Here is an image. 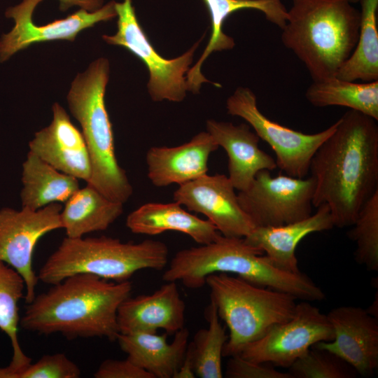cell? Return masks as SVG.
I'll list each match as a JSON object with an SVG mask.
<instances>
[{"label": "cell", "mask_w": 378, "mask_h": 378, "mask_svg": "<svg viewBox=\"0 0 378 378\" xmlns=\"http://www.w3.org/2000/svg\"><path fill=\"white\" fill-rule=\"evenodd\" d=\"M314 154L309 167L315 180L312 204L328 206L334 226H351L378 191L377 120L349 110Z\"/></svg>", "instance_id": "cell-1"}, {"label": "cell", "mask_w": 378, "mask_h": 378, "mask_svg": "<svg viewBox=\"0 0 378 378\" xmlns=\"http://www.w3.org/2000/svg\"><path fill=\"white\" fill-rule=\"evenodd\" d=\"M132 290L130 281L115 282L76 274L36 295L20 325L38 334L61 333L69 340L105 337L114 342L120 333L118 309Z\"/></svg>", "instance_id": "cell-2"}, {"label": "cell", "mask_w": 378, "mask_h": 378, "mask_svg": "<svg viewBox=\"0 0 378 378\" xmlns=\"http://www.w3.org/2000/svg\"><path fill=\"white\" fill-rule=\"evenodd\" d=\"M263 252L244 238L220 234L215 241L178 251L162 274L165 281H180L188 288L205 285L214 273L237 274L253 284L270 288L306 301L326 298L323 290L307 275L278 269Z\"/></svg>", "instance_id": "cell-3"}, {"label": "cell", "mask_w": 378, "mask_h": 378, "mask_svg": "<svg viewBox=\"0 0 378 378\" xmlns=\"http://www.w3.org/2000/svg\"><path fill=\"white\" fill-rule=\"evenodd\" d=\"M351 0H293L281 39L313 82L336 76L353 52L360 13Z\"/></svg>", "instance_id": "cell-4"}, {"label": "cell", "mask_w": 378, "mask_h": 378, "mask_svg": "<svg viewBox=\"0 0 378 378\" xmlns=\"http://www.w3.org/2000/svg\"><path fill=\"white\" fill-rule=\"evenodd\" d=\"M109 62L99 58L78 74L67 95L69 108L81 127L91 162L87 184L109 200L124 204L133 193L115 153L112 125L105 104Z\"/></svg>", "instance_id": "cell-5"}, {"label": "cell", "mask_w": 378, "mask_h": 378, "mask_svg": "<svg viewBox=\"0 0 378 378\" xmlns=\"http://www.w3.org/2000/svg\"><path fill=\"white\" fill-rule=\"evenodd\" d=\"M168 258V246L158 240L125 243L105 236L66 237L41 267L38 278L53 285L76 274H90L123 282L139 270H163Z\"/></svg>", "instance_id": "cell-6"}, {"label": "cell", "mask_w": 378, "mask_h": 378, "mask_svg": "<svg viewBox=\"0 0 378 378\" xmlns=\"http://www.w3.org/2000/svg\"><path fill=\"white\" fill-rule=\"evenodd\" d=\"M211 301L229 330L223 356L240 353L247 344L294 314L296 298L287 293L253 284L227 273L206 276Z\"/></svg>", "instance_id": "cell-7"}, {"label": "cell", "mask_w": 378, "mask_h": 378, "mask_svg": "<svg viewBox=\"0 0 378 378\" xmlns=\"http://www.w3.org/2000/svg\"><path fill=\"white\" fill-rule=\"evenodd\" d=\"M115 9L118 17L117 32L113 35H103V39L108 44L126 48L146 64L149 72L148 92L153 101H183L188 90L186 74L201 40L181 56L165 59L148 41L131 0L115 2Z\"/></svg>", "instance_id": "cell-8"}, {"label": "cell", "mask_w": 378, "mask_h": 378, "mask_svg": "<svg viewBox=\"0 0 378 378\" xmlns=\"http://www.w3.org/2000/svg\"><path fill=\"white\" fill-rule=\"evenodd\" d=\"M226 108L230 115L246 120L260 139L271 147L277 167L295 178L307 176L314 154L337 126L335 122L321 132L306 134L281 125L260 111L255 94L245 87L237 88L227 98Z\"/></svg>", "instance_id": "cell-9"}, {"label": "cell", "mask_w": 378, "mask_h": 378, "mask_svg": "<svg viewBox=\"0 0 378 378\" xmlns=\"http://www.w3.org/2000/svg\"><path fill=\"white\" fill-rule=\"evenodd\" d=\"M315 183L311 176H272L270 171L263 169L257 173L246 190L239 191L237 197L255 227L283 225L312 214Z\"/></svg>", "instance_id": "cell-10"}, {"label": "cell", "mask_w": 378, "mask_h": 378, "mask_svg": "<svg viewBox=\"0 0 378 378\" xmlns=\"http://www.w3.org/2000/svg\"><path fill=\"white\" fill-rule=\"evenodd\" d=\"M333 339L327 315L304 300L297 303L290 319L272 326L261 337L245 345L239 355L253 362L288 368L316 343Z\"/></svg>", "instance_id": "cell-11"}, {"label": "cell", "mask_w": 378, "mask_h": 378, "mask_svg": "<svg viewBox=\"0 0 378 378\" xmlns=\"http://www.w3.org/2000/svg\"><path fill=\"white\" fill-rule=\"evenodd\" d=\"M58 203L38 210L22 207L0 209V261L15 269L25 284L24 299L30 303L38 282L33 267V254L39 239L50 232L62 229Z\"/></svg>", "instance_id": "cell-12"}, {"label": "cell", "mask_w": 378, "mask_h": 378, "mask_svg": "<svg viewBox=\"0 0 378 378\" xmlns=\"http://www.w3.org/2000/svg\"><path fill=\"white\" fill-rule=\"evenodd\" d=\"M43 0H23L7 9L6 16L15 22L13 29L0 40V62L34 43L55 40L74 41L85 29L117 16L115 2L111 1L94 11L80 8L67 18L45 25L35 24L32 20L35 8Z\"/></svg>", "instance_id": "cell-13"}, {"label": "cell", "mask_w": 378, "mask_h": 378, "mask_svg": "<svg viewBox=\"0 0 378 378\" xmlns=\"http://www.w3.org/2000/svg\"><path fill=\"white\" fill-rule=\"evenodd\" d=\"M174 200L190 211L207 217L223 236L244 238L255 227L241 209L235 188L225 174H204L181 184Z\"/></svg>", "instance_id": "cell-14"}, {"label": "cell", "mask_w": 378, "mask_h": 378, "mask_svg": "<svg viewBox=\"0 0 378 378\" xmlns=\"http://www.w3.org/2000/svg\"><path fill=\"white\" fill-rule=\"evenodd\" d=\"M327 317L334 339L313 346L337 355L358 374L370 377L378 368V319L360 307L340 306L331 309Z\"/></svg>", "instance_id": "cell-15"}, {"label": "cell", "mask_w": 378, "mask_h": 378, "mask_svg": "<svg viewBox=\"0 0 378 378\" xmlns=\"http://www.w3.org/2000/svg\"><path fill=\"white\" fill-rule=\"evenodd\" d=\"M52 111L51 122L34 134L29 151L57 170L88 182L91 162L82 132L59 104L55 103Z\"/></svg>", "instance_id": "cell-16"}, {"label": "cell", "mask_w": 378, "mask_h": 378, "mask_svg": "<svg viewBox=\"0 0 378 378\" xmlns=\"http://www.w3.org/2000/svg\"><path fill=\"white\" fill-rule=\"evenodd\" d=\"M186 304L176 281H167L150 295L129 296L118 309L120 333H156L164 330L175 334L184 328Z\"/></svg>", "instance_id": "cell-17"}, {"label": "cell", "mask_w": 378, "mask_h": 378, "mask_svg": "<svg viewBox=\"0 0 378 378\" xmlns=\"http://www.w3.org/2000/svg\"><path fill=\"white\" fill-rule=\"evenodd\" d=\"M219 148L208 132L178 146H153L146 153L147 175L156 187L181 185L207 174L210 155Z\"/></svg>", "instance_id": "cell-18"}, {"label": "cell", "mask_w": 378, "mask_h": 378, "mask_svg": "<svg viewBox=\"0 0 378 378\" xmlns=\"http://www.w3.org/2000/svg\"><path fill=\"white\" fill-rule=\"evenodd\" d=\"M206 132L227 153L228 178L235 190H246L258 172L277 167L276 160L260 148V138L248 125L211 119L206 121Z\"/></svg>", "instance_id": "cell-19"}, {"label": "cell", "mask_w": 378, "mask_h": 378, "mask_svg": "<svg viewBox=\"0 0 378 378\" xmlns=\"http://www.w3.org/2000/svg\"><path fill=\"white\" fill-rule=\"evenodd\" d=\"M334 226L332 214L326 204L317 207L310 216L279 226H258L244 237L248 244L266 253L269 261L279 270L300 273L295 250L307 235L331 230Z\"/></svg>", "instance_id": "cell-20"}, {"label": "cell", "mask_w": 378, "mask_h": 378, "mask_svg": "<svg viewBox=\"0 0 378 378\" xmlns=\"http://www.w3.org/2000/svg\"><path fill=\"white\" fill-rule=\"evenodd\" d=\"M167 337V333H119L116 341L127 358L153 378H174L185 357L189 330L184 327L176 332L171 343Z\"/></svg>", "instance_id": "cell-21"}, {"label": "cell", "mask_w": 378, "mask_h": 378, "mask_svg": "<svg viewBox=\"0 0 378 378\" xmlns=\"http://www.w3.org/2000/svg\"><path fill=\"white\" fill-rule=\"evenodd\" d=\"M209 10L211 35L207 46L196 64L186 74L188 90L198 93L203 83L209 82L201 73L203 62L214 51L232 49L234 39L223 31L227 18L235 11L253 9L262 12L266 19L281 28L286 23L288 10L281 0H203Z\"/></svg>", "instance_id": "cell-22"}, {"label": "cell", "mask_w": 378, "mask_h": 378, "mask_svg": "<svg viewBox=\"0 0 378 378\" xmlns=\"http://www.w3.org/2000/svg\"><path fill=\"white\" fill-rule=\"evenodd\" d=\"M181 206L175 201L167 204H144L127 216L126 226L138 234L157 235L166 231L179 232L190 236L200 245L211 243L221 234L209 220L198 218Z\"/></svg>", "instance_id": "cell-23"}, {"label": "cell", "mask_w": 378, "mask_h": 378, "mask_svg": "<svg viewBox=\"0 0 378 378\" xmlns=\"http://www.w3.org/2000/svg\"><path fill=\"white\" fill-rule=\"evenodd\" d=\"M22 167V207L38 210L65 202L80 188L77 178L57 170L29 150Z\"/></svg>", "instance_id": "cell-24"}, {"label": "cell", "mask_w": 378, "mask_h": 378, "mask_svg": "<svg viewBox=\"0 0 378 378\" xmlns=\"http://www.w3.org/2000/svg\"><path fill=\"white\" fill-rule=\"evenodd\" d=\"M122 213V204L109 200L87 184L65 202L61 211L62 229L68 237H82L92 232L106 230Z\"/></svg>", "instance_id": "cell-25"}, {"label": "cell", "mask_w": 378, "mask_h": 378, "mask_svg": "<svg viewBox=\"0 0 378 378\" xmlns=\"http://www.w3.org/2000/svg\"><path fill=\"white\" fill-rule=\"evenodd\" d=\"M316 107H346L378 120V80L350 81L337 77L313 82L305 92Z\"/></svg>", "instance_id": "cell-26"}, {"label": "cell", "mask_w": 378, "mask_h": 378, "mask_svg": "<svg viewBox=\"0 0 378 378\" xmlns=\"http://www.w3.org/2000/svg\"><path fill=\"white\" fill-rule=\"evenodd\" d=\"M25 284L22 276L13 267L0 261V329L8 337L13 350L10 364L2 368L1 378L14 375L31 363L23 351L18 339V302L24 297Z\"/></svg>", "instance_id": "cell-27"}, {"label": "cell", "mask_w": 378, "mask_h": 378, "mask_svg": "<svg viewBox=\"0 0 378 378\" xmlns=\"http://www.w3.org/2000/svg\"><path fill=\"white\" fill-rule=\"evenodd\" d=\"M356 1L360 4L358 39L335 77L350 81L378 80V0Z\"/></svg>", "instance_id": "cell-28"}, {"label": "cell", "mask_w": 378, "mask_h": 378, "mask_svg": "<svg viewBox=\"0 0 378 378\" xmlns=\"http://www.w3.org/2000/svg\"><path fill=\"white\" fill-rule=\"evenodd\" d=\"M205 317L208 328L200 329L188 344L193 370L195 376L200 378H222L223 351L228 335L211 301L205 309Z\"/></svg>", "instance_id": "cell-29"}, {"label": "cell", "mask_w": 378, "mask_h": 378, "mask_svg": "<svg viewBox=\"0 0 378 378\" xmlns=\"http://www.w3.org/2000/svg\"><path fill=\"white\" fill-rule=\"evenodd\" d=\"M349 238L356 244L354 258L370 271H378V191L360 209Z\"/></svg>", "instance_id": "cell-30"}, {"label": "cell", "mask_w": 378, "mask_h": 378, "mask_svg": "<svg viewBox=\"0 0 378 378\" xmlns=\"http://www.w3.org/2000/svg\"><path fill=\"white\" fill-rule=\"evenodd\" d=\"M312 347L288 368V372L293 378H354L358 374L337 355Z\"/></svg>", "instance_id": "cell-31"}, {"label": "cell", "mask_w": 378, "mask_h": 378, "mask_svg": "<svg viewBox=\"0 0 378 378\" xmlns=\"http://www.w3.org/2000/svg\"><path fill=\"white\" fill-rule=\"evenodd\" d=\"M79 367L64 354L43 356L35 363H30L17 372L13 378H78Z\"/></svg>", "instance_id": "cell-32"}, {"label": "cell", "mask_w": 378, "mask_h": 378, "mask_svg": "<svg viewBox=\"0 0 378 378\" xmlns=\"http://www.w3.org/2000/svg\"><path fill=\"white\" fill-rule=\"evenodd\" d=\"M230 357L225 372L228 378H293L288 372H280L272 366L245 359L239 354Z\"/></svg>", "instance_id": "cell-33"}, {"label": "cell", "mask_w": 378, "mask_h": 378, "mask_svg": "<svg viewBox=\"0 0 378 378\" xmlns=\"http://www.w3.org/2000/svg\"><path fill=\"white\" fill-rule=\"evenodd\" d=\"M95 378H153L147 371L130 360L106 359L94 374Z\"/></svg>", "instance_id": "cell-34"}, {"label": "cell", "mask_w": 378, "mask_h": 378, "mask_svg": "<svg viewBox=\"0 0 378 378\" xmlns=\"http://www.w3.org/2000/svg\"><path fill=\"white\" fill-rule=\"evenodd\" d=\"M60 8L66 10L73 6H80L88 11H94L102 6V0H59Z\"/></svg>", "instance_id": "cell-35"}, {"label": "cell", "mask_w": 378, "mask_h": 378, "mask_svg": "<svg viewBox=\"0 0 378 378\" xmlns=\"http://www.w3.org/2000/svg\"><path fill=\"white\" fill-rule=\"evenodd\" d=\"M196 377L193 370L192 354L188 346L186 351L183 360L175 374L174 378H194Z\"/></svg>", "instance_id": "cell-36"}, {"label": "cell", "mask_w": 378, "mask_h": 378, "mask_svg": "<svg viewBox=\"0 0 378 378\" xmlns=\"http://www.w3.org/2000/svg\"><path fill=\"white\" fill-rule=\"evenodd\" d=\"M1 368H0V373H1Z\"/></svg>", "instance_id": "cell-37"}, {"label": "cell", "mask_w": 378, "mask_h": 378, "mask_svg": "<svg viewBox=\"0 0 378 378\" xmlns=\"http://www.w3.org/2000/svg\"><path fill=\"white\" fill-rule=\"evenodd\" d=\"M351 1L353 2L354 0H351Z\"/></svg>", "instance_id": "cell-38"}]
</instances>
